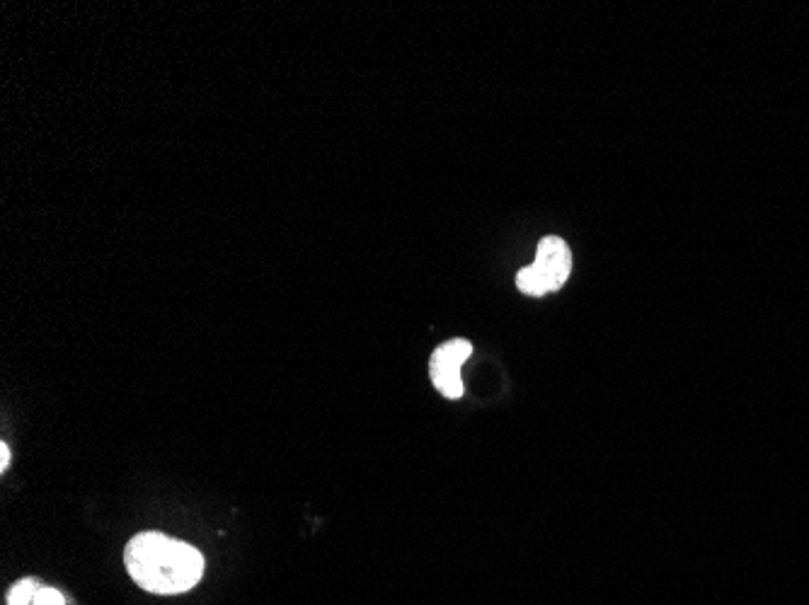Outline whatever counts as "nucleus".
<instances>
[{"label": "nucleus", "mask_w": 809, "mask_h": 605, "mask_svg": "<svg viewBox=\"0 0 809 605\" xmlns=\"http://www.w3.org/2000/svg\"><path fill=\"white\" fill-rule=\"evenodd\" d=\"M124 564L126 572L143 591L158 596H175L194 589L202 581L206 567L204 555L197 547L156 530H146L129 540Z\"/></svg>", "instance_id": "obj_1"}, {"label": "nucleus", "mask_w": 809, "mask_h": 605, "mask_svg": "<svg viewBox=\"0 0 809 605\" xmlns=\"http://www.w3.org/2000/svg\"><path fill=\"white\" fill-rule=\"evenodd\" d=\"M470 342L466 339H451V342L441 344L432 354V363H429V373H432L434 388L449 400H458L463 395V380H461V366L468 361Z\"/></svg>", "instance_id": "obj_2"}, {"label": "nucleus", "mask_w": 809, "mask_h": 605, "mask_svg": "<svg viewBox=\"0 0 809 605\" xmlns=\"http://www.w3.org/2000/svg\"><path fill=\"white\" fill-rule=\"evenodd\" d=\"M536 272L543 276L545 286L550 291H560L565 281L570 279L572 272V252L567 242L558 238V235H548L538 242L536 262H533Z\"/></svg>", "instance_id": "obj_3"}, {"label": "nucleus", "mask_w": 809, "mask_h": 605, "mask_svg": "<svg viewBox=\"0 0 809 605\" xmlns=\"http://www.w3.org/2000/svg\"><path fill=\"white\" fill-rule=\"evenodd\" d=\"M516 286H519L521 293H526V296H545L548 293V286H545L543 276L536 272V267H524L519 274H516Z\"/></svg>", "instance_id": "obj_4"}, {"label": "nucleus", "mask_w": 809, "mask_h": 605, "mask_svg": "<svg viewBox=\"0 0 809 605\" xmlns=\"http://www.w3.org/2000/svg\"><path fill=\"white\" fill-rule=\"evenodd\" d=\"M39 589H42V584L37 579L17 581L13 589L8 591V605H32Z\"/></svg>", "instance_id": "obj_5"}, {"label": "nucleus", "mask_w": 809, "mask_h": 605, "mask_svg": "<svg viewBox=\"0 0 809 605\" xmlns=\"http://www.w3.org/2000/svg\"><path fill=\"white\" fill-rule=\"evenodd\" d=\"M32 605H66L63 596L56 589H49V586H42L37 596H34Z\"/></svg>", "instance_id": "obj_6"}, {"label": "nucleus", "mask_w": 809, "mask_h": 605, "mask_svg": "<svg viewBox=\"0 0 809 605\" xmlns=\"http://www.w3.org/2000/svg\"><path fill=\"white\" fill-rule=\"evenodd\" d=\"M8 465H10V448H8V443H0V470H8Z\"/></svg>", "instance_id": "obj_7"}]
</instances>
